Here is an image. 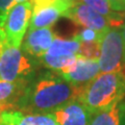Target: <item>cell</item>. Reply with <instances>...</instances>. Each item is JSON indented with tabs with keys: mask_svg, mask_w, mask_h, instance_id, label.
Wrapping results in <instances>:
<instances>
[{
	"mask_svg": "<svg viewBox=\"0 0 125 125\" xmlns=\"http://www.w3.org/2000/svg\"><path fill=\"white\" fill-rule=\"evenodd\" d=\"M80 90L81 88L69 83L57 72H37L27 83L17 111L23 114H50L76 100Z\"/></svg>",
	"mask_w": 125,
	"mask_h": 125,
	"instance_id": "6da1fadb",
	"label": "cell"
},
{
	"mask_svg": "<svg viewBox=\"0 0 125 125\" xmlns=\"http://www.w3.org/2000/svg\"><path fill=\"white\" fill-rule=\"evenodd\" d=\"M125 96V71L102 73L81 88L77 100L93 115L121 102Z\"/></svg>",
	"mask_w": 125,
	"mask_h": 125,
	"instance_id": "7a4b0ae2",
	"label": "cell"
},
{
	"mask_svg": "<svg viewBox=\"0 0 125 125\" xmlns=\"http://www.w3.org/2000/svg\"><path fill=\"white\" fill-rule=\"evenodd\" d=\"M41 66L20 47L4 45L0 56V79L10 83H28Z\"/></svg>",
	"mask_w": 125,
	"mask_h": 125,
	"instance_id": "3957f363",
	"label": "cell"
},
{
	"mask_svg": "<svg viewBox=\"0 0 125 125\" xmlns=\"http://www.w3.org/2000/svg\"><path fill=\"white\" fill-rule=\"evenodd\" d=\"M123 55L124 46L121 30L112 27L105 31L100 40V57L98 60L100 71L102 73L125 71Z\"/></svg>",
	"mask_w": 125,
	"mask_h": 125,
	"instance_id": "277c9868",
	"label": "cell"
},
{
	"mask_svg": "<svg viewBox=\"0 0 125 125\" xmlns=\"http://www.w3.org/2000/svg\"><path fill=\"white\" fill-rule=\"evenodd\" d=\"M32 16V4L29 1L17 3L6 16L1 27L4 33L5 45L20 47Z\"/></svg>",
	"mask_w": 125,
	"mask_h": 125,
	"instance_id": "5b68a950",
	"label": "cell"
},
{
	"mask_svg": "<svg viewBox=\"0 0 125 125\" xmlns=\"http://www.w3.org/2000/svg\"><path fill=\"white\" fill-rule=\"evenodd\" d=\"M64 17L72 20L77 25H80L84 28H91L99 32H104L112 28L108 18L97 13L92 7L78 0H73L71 6Z\"/></svg>",
	"mask_w": 125,
	"mask_h": 125,
	"instance_id": "8992f818",
	"label": "cell"
},
{
	"mask_svg": "<svg viewBox=\"0 0 125 125\" xmlns=\"http://www.w3.org/2000/svg\"><path fill=\"white\" fill-rule=\"evenodd\" d=\"M100 67L98 61L87 60L77 55L71 66L57 72L69 83L76 88H83L99 75Z\"/></svg>",
	"mask_w": 125,
	"mask_h": 125,
	"instance_id": "52a82bcc",
	"label": "cell"
},
{
	"mask_svg": "<svg viewBox=\"0 0 125 125\" xmlns=\"http://www.w3.org/2000/svg\"><path fill=\"white\" fill-rule=\"evenodd\" d=\"M50 116L57 125H89L94 115L76 99L50 113Z\"/></svg>",
	"mask_w": 125,
	"mask_h": 125,
	"instance_id": "ba28073f",
	"label": "cell"
},
{
	"mask_svg": "<svg viewBox=\"0 0 125 125\" xmlns=\"http://www.w3.org/2000/svg\"><path fill=\"white\" fill-rule=\"evenodd\" d=\"M55 34L50 27L28 30L22 44V51L27 55L40 60L48 51Z\"/></svg>",
	"mask_w": 125,
	"mask_h": 125,
	"instance_id": "9c48e42d",
	"label": "cell"
},
{
	"mask_svg": "<svg viewBox=\"0 0 125 125\" xmlns=\"http://www.w3.org/2000/svg\"><path fill=\"white\" fill-rule=\"evenodd\" d=\"M72 2L73 0H57L51 5L32 10L28 30L52 26L61 17H64Z\"/></svg>",
	"mask_w": 125,
	"mask_h": 125,
	"instance_id": "30bf717a",
	"label": "cell"
},
{
	"mask_svg": "<svg viewBox=\"0 0 125 125\" xmlns=\"http://www.w3.org/2000/svg\"><path fill=\"white\" fill-rule=\"evenodd\" d=\"M28 83H10L0 79V112L17 111Z\"/></svg>",
	"mask_w": 125,
	"mask_h": 125,
	"instance_id": "8fae6325",
	"label": "cell"
},
{
	"mask_svg": "<svg viewBox=\"0 0 125 125\" xmlns=\"http://www.w3.org/2000/svg\"><path fill=\"white\" fill-rule=\"evenodd\" d=\"M78 1L84 3L88 6L92 7L94 10H96L97 13L108 18L111 27L118 28L120 26H123L125 23V15L113 10L109 0H78Z\"/></svg>",
	"mask_w": 125,
	"mask_h": 125,
	"instance_id": "7c38bea8",
	"label": "cell"
},
{
	"mask_svg": "<svg viewBox=\"0 0 125 125\" xmlns=\"http://www.w3.org/2000/svg\"><path fill=\"white\" fill-rule=\"evenodd\" d=\"M80 42L75 38L62 39L61 37H54L51 46L45 54L50 56H73L77 55L79 50Z\"/></svg>",
	"mask_w": 125,
	"mask_h": 125,
	"instance_id": "4fadbf2b",
	"label": "cell"
},
{
	"mask_svg": "<svg viewBox=\"0 0 125 125\" xmlns=\"http://www.w3.org/2000/svg\"><path fill=\"white\" fill-rule=\"evenodd\" d=\"M119 104L120 102L114 103L107 108L95 114L89 125H121Z\"/></svg>",
	"mask_w": 125,
	"mask_h": 125,
	"instance_id": "5bb4252c",
	"label": "cell"
},
{
	"mask_svg": "<svg viewBox=\"0 0 125 125\" xmlns=\"http://www.w3.org/2000/svg\"><path fill=\"white\" fill-rule=\"evenodd\" d=\"M77 55L87 58V60L98 61L100 57V42L99 41L80 42Z\"/></svg>",
	"mask_w": 125,
	"mask_h": 125,
	"instance_id": "9a60e30c",
	"label": "cell"
},
{
	"mask_svg": "<svg viewBox=\"0 0 125 125\" xmlns=\"http://www.w3.org/2000/svg\"><path fill=\"white\" fill-rule=\"evenodd\" d=\"M22 122L25 125H57L50 114H24Z\"/></svg>",
	"mask_w": 125,
	"mask_h": 125,
	"instance_id": "2e32d148",
	"label": "cell"
},
{
	"mask_svg": "<svg viewBox=\"0 0 125 125\" xmlns=\"http://www.w3.org/2000/svg\"><path fill=\"white\" fill-rule=\"evenodd\" d=\"M104 32H99V31H96L91 28H83L77 34L74 36V38L79 42H93V41L100 42Z\"/></svg>",
	"mask_w": 125,
	"mask_h": 125,
	"instance_id": "e0dca14e",
	"label": "cell"
},
{
	"mask_svg": "<svg viewBox=\"0 0 125 125\" xmlns=\"http://www.w3.org/2000/svg\"><path fill=\"white\" fill-rule=\"evenodd\" d=\"M16 4L15 0H0V27L3 26L9 11Z\"/></svg>",
	"mask_w": 125,
	"mask_h": 125,
	"instance_id": "ac0fdd59",
	"label": "cell"
},
{
	"mask_svg": "<svg viewBox=\"0 0 125 125\" xmlns=\"http://www.w3.org/2000/svg\"><path fill=\"white\" fill-rule=\"evenodd\" d=\"M57 0H31V4H32V10H36L42 7L48 6L53 4Z\"/></svg>",
	"mask_w": 125,
	"mask_h": 125,
	"instance_id": "d6986e66",
	"label": "cell"
},
{
	"mask_svg": "<svg viewBox=\"0 0 125 125\" xmlns=\"http://www.w3.org/2000/svg\"><path fill=\"white\" fill-rule=\"evenodd\" d=\"M120 119H121V125H125V100L120 102Z\"/></svg>",
	"mask_w": 125,
	"mask_h": 125,
	"instance_id": "ffe728a7",
	"label": "cell"
},
{
	"mask_svg": "<svg viewBox=\"0 0 125 125\" xmlns=\"http://www.w3.org/2000/svg\"><path fill=\"white\" fill-rule=\"evenodd\" d=\"M121 33H122V39H123V46H124V55H123V62L125 65V23L122 26V29H121Z\"/></svg>",
	"mask_w": 125,
	"mask_h": 125,
	"instance_id": "44dd1931",
	"label": "cell"
},
{
	"mask_svg": "<svg viewBox=\"0 0 125 125\" xmlns=\"http://www.w3.org/2000/svg\"><path fill=\"white\" fill-rule=\"evenodd\" d=\"M22 118H23V117H22ZM22 118H21V120H20V121H18V122H17V123H16L15 125H25L24 123H23V122H22Z\"/></svg>",
	"mask_w": 125,
	"mask_h": 125,
	"instance_id": "7402d4cb",
	"label": "cell"
},
{
	"mask_svg": "<svg viewBox=\"0 0 125 125\" xmlns=\"http://www.w3.org/2000/svg\"><path fill=\"white\" fill-rule=\"evenodd\" d=\"M2 49H3V44L0 41V56H1V53H2Z\"/></svg>",
	"mask_w": 125,
	"mask_h": 125,
	"instance_id": "603a6c76",
	"label": "cell"
},
{
	"mask_svg": "<svg viewBox=\"0 0 125 125\" xmlns=\"http://www.w3.org/2000/svg\"><path fill=\"white\" fill-rule=\"evenodd\" d=\"M16 3H22V2H26L27 0H15Z\"/></svg>",
	"mask_w": 125,
	"mask_h": 125,
	"instance_id": "cb8c5ba5",
	"label": "cell"
},
{
	"mask_svg": "<svg viewBox=\"0 0 125 125\" xmlns=\"http://www.w3.org/2000/svg\"><path fill=\"white\" fill-rule=\"evenodd\" d=\"M124 15H125V13H124Z\"/></svg>",
	"mask_w": 125,
	"mask_h": 125,
	"instance_id": "d4e9b609",
	"label": "cell"
},
{
	"mask_svg": "<svg viewBox=\"0 0 125 125\" xmlns=\"http://www.w3.org/2000/svg\"><path fill=\"white\" fill-rule=\"evenodd\" d=\"M0 113H1V112H0Z\"/></svg>",
	"mask_w": 125,
	"mask_h": 125,
	"instance_id": "484cf974",
	"label": "cell"
}]
</instances>
